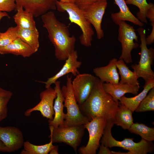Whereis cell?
<instances>
[{
    "mask_svg": "<svg viewBox=\"0 0 154 154\" xmlns=\"http://www.w3.org/2000/svg\"><path fill=\"white\" fill-rule=\"evenodd\" d=\"M43 27L47 30L48 38L54 47V55L58 60H65L75 50L76 39L70 36L68 27L49 11L41 16Z\"/></svg>",
    "mask_w": 154,
    "mask_h": 154,
    "instance_id": "obj_1",
    "label": "cell"
},
{
    "mask_svg": "<svg viewBox=\"0 0 154 154\" xmlns=\"http://www.w3.org/2000/svg\"><path fill=\"white\" fill-rule=\"evenodd\" d=\"M79 107L82 113L90 121L96 117H102L107 121H114L119 104L104 91L102 83L96 77L95 84L90 94Z\"/></svg>",
    "mask_w": 154,
    "mask_h": 154,
    "instance_id": "obj_2",
    "label": "cell"
},
{
    "mask_svg": "<svg viewBox=\"0 0 154 154\" xmlns=\"http://www.w3.org/2000/svg\"><path fill=\"white\" fill-rule=\"evenodd\" d=\"M114 124V121H107L101 139V143L110 148L115 147H119L128 150V151L123 153L112 151V154H147L153 153L154 150L153 143L142 138L138 143L135 142L133 139L131 138H125L120 141L116 140L111 133V129Z\"/></svg>",
    "mask_w": 154,
    "mask_h": 154,
    "instance_id": "obj_3",
    "label": "cell"
},
{
    "mask_svg": "<svg viewBox=\"0 0 154 154\" xmlns=\"http://www.w3.org/2000/svg\"><path fill=\"white\" fill-rule=\"evenodd\" d=\"M56 5L58 11L66 12L70 22L80 27L82 31L79 38L81 44L86 47L91 46L94 32L92 25L85 18L80 9L74 3H63L57 0Z\"/></svg>",
    "mask_w": 154,
    "mask_h": 154,
    "instance_id": "obj_4",
    "label": "cell"
},
{
    "mask_svg": "<svg viewBox=\"0 0 154 154\" xmlns=\"http://www.w3.org/2000/svg\"><path fill=\"white\" fill-rule=\"evenodd\" d=\"M66 85L61 89L64 98V107L67 113L65 114L63 126H68L84 125L89 121L90 119L81 112L74 96L72 84V76H67Z\"/></svg>",
    "mask_w": 154,
    "mask_h": 154,
    "instance_id": "obj_5",
    "label": "cell"
},
{
    "mask_svg": "<svg viewBox=\"0 0 154 154\" xmlns=\"http://www.w3.org/2000/svg\"><path fill=\"white\" fill-rule=\"evenodd\" d=\"M137 31L141 41L140 58L138 64L132 65L131 68L138 78H141L146 82L154 79V72L151 69L154 60V49L147 47L145 29L140 27Z\"/></svg>",
    "mask_w": 154,
    "mask_h": 154,
    "instance_id": "obj_6",
    "label": "cell"
},
{
    "mask_svg": "<svg viewBox=\"0 0 154 154\" xmlns=\"http://www.w3.org/2000/svg\"><path fill=\"white\" fill-rule=\"evenodd\" d=\"M49 137L53 143H64L72 147L76 153L84 135L85 128L83 125L60 126L54 128L49 125Z\"/></svg>",
    "mask_w": 154,
    "mask_h": 154,
    "instance_id": "obj_7",
    "label": "cell"
},
{
    "mask_svg": "<svg viewBox=\"0 0 154 154\" xmlns=\"http://www.w3.org/2000/svg\"><path fill=\"white\" fill-rule=\"evenodd\" d=\"M118 39L122 47L121 53L119 59H122L126 64L133 62L131 52L139 46L138 37L133 26L127 23L125 21H119Z\"/></svg>",
    "mask_w": 154,
    "mask_h": 154,
    "instance_id": "obj_8",
    "label": "cell"
},
{
    "mask_svg": "<svg viewBox=\"0 0 154 154\" xmlns=\"http://www.w3.org/2000/svg\"><path fill=\"white\" fill-rule=\"evenodd\" d=\"M107 121L104 117H97L83 125L88 131L89 139L86 146L80 147L78 150L81 154H96L99 147L100 141L104 133Z\"/></svg>",
    "mask_w": 154,
    "mask_h": 154,
    "instance_id": "obj_9",
    "label": "cell"
},
{
    "mask_svg": "<svg viewBox=\"0 0 154 154\" xmlns=\"http://www.w3.org/2000/svg\"><path fill=\"white\" fill-rule=\"evenodd\" d=\"M107 1L99 0L78 7L85 18L94 27L97 38L99 40L104 36L101 23L107 6Z\"/></svg>",
    "mask_w": 154,
    "mask_h": 154,
    "instance_id": "obj_10",
    "label": "cell"
},
{
    "mask_svg": "<svg viewBox=\"0 0 154 154\" xmlns=\"http://www.w3.org/2000/svg\"><path fill=\"white\" fill-rule=\"evenodd\" d=\"M96 76L88 73H80L72 81L74 96L79 106L88 98L95 85Z\"/></svg>",
    "mask_w": 154,
    "mask_h": 154,
    "instance_id": "obj_11",
    "label": "cell"
},
{
    "mask_svg": "<svg viewBox=\"0 0 154 154\" xmlns=\"http://www.w3.org/2000/svg\"><path fill=\"white\" fill-rule=\"evenodd\" d=\"M56 96V92L54 88L51 86L46 88L40 94V101L39 103L34 107L27 110L25 115L28 117L34 111H38L43 117L48 119L49 121L52 120L54 115V101Z\"/></svg>",
    "mask_w": 154,
    "mask_h": 154,
    "instance_id": "obj_12",
    "label": "cell"
},
{
    "mask_svg": "<svg viewBox=\"0 0 154 154\" xmlns=\"http://www.w3.org/2000/svg\"><path fill=\"white\" fill-rule=\"evenodd\" d=\"M56 0H15L16 8L22 7L37 17L56 9Z\"/></svg>",
    "mask_w": 154,
    "mask_h": 154,
    "instance_id": "obj_13",
    "label": "cell"
},
{
    "mask_svg": "<svg viewBox=\"0 0 154 154\" xmlns=\"http://www.w3.org/2000/svg\"><path fill=\"white\" fill-rule=\"evenodd\" d=\"M0 140L5 144L9 152L21 149L23 146V134L17 128L13 126H0Z\"/></svg>",
    "mask_w": 154,
    "mask_h": 154,
    "instance_id": "obj_14",
    "label": "cell"
},
{
    "mask_svg": "<svg viewBox=\"0 0 154 154\" xmlns=\"http://www.w3.org/2000/svg\"><path fill=\"white\" fill-rule=\"evenodd\" d=\"M78 57L77 51L75 50L66 60L65 62L60 70L53 76L48 78L46 81H39L45 84L47 88L60 78L69 73H71L74 76L80 74L78 69L80 67L82 63L78 60Z\"/></svg>",
    "mask_w": 154,
    "mask_h": 154,
    "instance_id": "obj_15",
    "label": "cell"
},
{
    "mask_svg": "<svg viewBox=\"0 0 154 154\" xmlns=\"http://www.w3.org/2000/svg\"><path fill=\"white\" fill-rule=\"evenodd\" d=\"M117 59L113 58L107 65L94 68L93 71L96 76L103 83H109L116 84L119 82V76L117 72L116 63Z\"/></svg>",
    "mask_w": 154,
    "mask_h": 154,
    "instance_id": "obj_16",
    "label": "cell"
},
{
    "mask_svg": "<svg viewBox=\"0 0 154 154\" xmlns=\"http://www.w3.org/2000/svg\"><path fill=\"white\" fill-rule=\"evenodd\" d=\"M54 84L55 85L54 89L57 93L53 105L54 117L52 120H48V122L49 125L56 128L59 126H63L65 116L63 112L64 98L60 88V82L56 81Z\"/></svg>",
    "mask_w": 154,
    "mask_h": 154,
    "instance_id": "obj_17",
    "label": "cell"
},
{
    "mask_svg": "<svg viewBox=\"0 0 154 154\" xmlns=\"http://www.w3.org/2000/svg\"><path fill=\"white\" fill-rule=\"evenodd\" d=\"M102 86L104 91L110 94L114 101L118 104L120 98L125 94L129 93L136 95L140 88V86H133L119 82L116 84L103 83Z\"/></svg>",
    "mask_w": 154,
    "mask_h": 154,
    "instance_id": "obj_18",
    "label": "cell"
},
{
    "mask_svg": "<svg viewBox=\"0 0 154 154\" xmlns=\"http://www.w3.org/2000/svg\"><path fill=\"white\" fill-rule=\"evenodd\" d=\"M36 52L29 46L19 38H16L8 45L0 47V54H12L26 58Z\"/></svg>",
    "mask_w": 154,
    "mask_h": 154,
    "instance_id": "obj_19",
    "label": "cell"
},
{
    "mask_svg": "<svg viewBox=\"0 0 154 154\" xmlns=\"http://www.w3.org/2000/svg\"><path fill=\"white\" fill-rule=\"evenodd\" d=\"M125 0H114V3L118 6L119 11L111 14V17L114 22L117 25L120 21H127L141 27L143 26V23L140 21L130 11L125 3Z\"/></svg>",
    "mask_w": 154,
    "mask_h": 154,
    "instance_id": "obj_20",
    "label": "cell"
},
{
    "mask_svg": "<svg viewBox=\"0 0 154 154\" xmlns=\"http://www.w3.org/2000/svg\"><path fill=\"white\" fill-rule=\"evenodd\" d=\"M153 87L154 79L145 82L143 89L139 94L131 98H127L124 95L120 98L119 103L123 104L133 112L146 96L150 90Z\"/></svg>",
    "mask_w": 154,
    "mask_h": 154,
    "instance_id": "obj_21",
    "label": "cell"
},
{
    "mask_svg": "<svg viewBox=\"0 0 154 154\" xmlns=\"http://www.w3.org/2000/svg\"><path fill=\"white\" fill-rule=\"evenodd\" d=\"M17 13L13 18L17 26L23 29H37L33 14L25 10L22 7H16Z\"/></svg>",
    "mask_w": 154,
    "mask_h": 154,
    "instance_id": "obj_22",
    "label": "cell"
},
{
    "mask_svg": "<svg viewBox=\"0 0 154 154\" xmlns=\"http://www.w3.org/2000/svg\"><path fill=\"white\" fill-rule=\"evenodd\" d=\"M133 112L123 104L119 103V107L115 116L114 124L124 130L129 129L133 124Z\"/></svg>",
    "mask_w": 154,
    "mask_h": 154,
    "instance_id": "obj_23",
    "label": "cell"
},
{
    "mask_svg": "<svg viewBox=\"0 0 154 154\" xmlns=\"http://www.w3.org/2000/svg\"><path fill=\"white\" fill-rule=\"evenodd\" d=\"M116 66L121 76V79L119 83L133 86H140L138 78L136 74L129 69L123 60H117Z\"/></svg>",
    "mask_w": 154,
    "mask_h": 154,
    "instance_id": "obj_24",
    "label": "cell"
},
{
    "mask_svg": "<svg viewBox=\"0 0 154 154\" xmlns=\"http://www.w3.org/2000/svg\"><path fill=\"white\" fill-rule=\"evenodd\" d=\"M17 35V38L29 46L35 52L38 51L39 43V33L37 29H23L18 27Z\"/></svg>",
    "mask_w": 154,
    "mask_h": 154,
    "instance_id": "obj_25",
    "label": "cell"
},
{
    "mask_svg": "<svg viewBox=\"0 0 154 154\" xmlns=\"http://www.w3.org/2000/svg\"><path fill=\"white\" fill-rule=\"evenodd\" d=\"M52 140L50 142L42 145H36L31 143L28 141L24 142L23 149L21 151V154H48L54 147Z\"/></svg>",
    "mask_w": 154,
    "mask_h": 154,
    "instance_id": "obj_26",
    "label": "cell"
},
{
    "mask_svg": "<svg viewBox=\"0 0 154 154\" xmlns=\"http://www.w3.org/2000/svg\"><path fill=\"white\" fill-rule=\"evenodd\" d=\"M128 130L131 133L140 135L147 141L152 142L154 140V128L142 123H133Z\"/></svg>",
    "mask_w": 154,
    "mask_h": 154,
    "instance_id": "obj_27",
    "label": "cell"
},
{
    "mask_svg": "<svg viewBox=\"0 0 154 154\" xmlns=\"http://www.w3.org/2000/svg\"><path fill=\"white\" fill-rule=\"evenodd\" d=\"M125 2L127 5H132L137 7L139 11L136 13V18L141 22L147 23V13L151 8L154 7L153 3H148L146 0H126Z\"/></svg>",
    "mask_w": 154,
    "mask_h": 154,
    "instance_id": "obj_28",
    "label": "cell"
},
{
    "mask_svg": "<svg viewBox=\"0 0 154 154\" xmlns=\"http://www.w3.org/2000/svg\"><path fill=\"white\" fill-rule=\"evenodd\" d=\"M12 96L11 91L0 87V122L7 116V105Z\"/></svg>",
    "mask_w": 154,
    "mask_h": 154,
    "instance_id": "obj_29",
    "label": "cell"
},
{
    "mask_svg": "<svg viewBox=\"0 0 154 154\" xmlns=\"http://www.w3.org/2000/svg\"><path fill=\"white\" fill-rule=\"evenodd\" d=\"M148 95L140 103L135 110L136 112H142L154 110V87L149 91Z\"/></svg>",
    "mask_w": 154,
    "mask_h": 154,
    "instance_id": "obj_30",
    "label": "cell"
},
{
    "mask_svg": "<svg viewBox=\"0 0 154 154\" xmlns=\"http://www.w3.org/2000/svg\"><path fill=\"white\" fill-rule=\"evenodd\" d=\"M18 27H10L6 31L0 34V47L6 46L17 38V33Z\"/></svg>",
    "mask_w": 154,
    "mask_h": 154,
    "instance_id": "obj_31",
    "label": "cell"
},
{
    "mask_svg": "<svg viewBox=\"0 0 154 154\" xmlns=\"http://www.w3.org/2000/svg\"><path fill=\"white\" fill-rule=\"evenodd\" d=\"M16 8L15 0H0V11L10 12Z\"/></svg>",
    "mask_w": 154,
    "mask_h": 154,
    "instance_id": "obj_32",
    "label": "cell"
},
{
    "mask_svg": "<svg viewBox=\"0 0 154 154\" xmlns=\"http://www.w3.org/2000/svg\"><path fill=\"white\" fill-rule=\"evenodd\" d=\"M98 0H76L74 4L78 7H79Z\"/></svg>",
    "mask_w": 154,
    "mask_h": 154,
    "instance_id": "obj_33",
    "label": "cell"
},
{
    "mask_svg": "<svg viewBox=\"0 0 154 154\" xmlns=\"http://www.w3.org/2000/svg\"><path fill=\"white\" fill-rule=\"evenodd\" d=\"M100 149L98 152V154H112L111 151L109 149V147L105 146L101 143L100 145Z\"/></svg>",
    "mask_w": 154,
    "mask_h": 154,
    "instance_id": "obj_34",
    "label": "cell"
},
{
    "mask_svg": "<svg viewBox=\"0 0 154 154\" xmlns=\"http://www.w3.org/2000/svg\"><path fill=\"white\" fill-rule=\"evenodd\" d=\"M0 151L9 152V150L5 144L0 140Z\"/></svg>",
    "mask_w": 154,
    "mask_h": 154,
    "instance_id": "obj_35",
    "label": "cell"
},
{
    "mask_svg": "<svg viewBox=\"0 0 154 154\" xmlns=\"http://www.w3.org/2000/svg\"><path fill=\"white\" fill-rule=\"evenodd\" d=\"M58 147L57 145L54 146V147L50 150L49 153L50 154H58Z\"/></svg>",
    "mask_w": 154,
    "mask_h": 154,
    "instance_id": "obj_36",
    "label": "cell"
},
{
    "mask_svg": "<svg viewBox=\"0 0 154 154\" xmlns=\"http://www.w3.org/2000/svg\"><path fill=\"white\" fill-rule=\"evenodd\" d=\"M59 1L66 3H74L76 0H57Z\"/></svg>",
    "mask_w": 154,
    "mask_h": 154,
    "instance_id": "obj_37",
    "label": "cell"
},
{
    "mask_svg": "<svg viewBox=\"0 0 154 154\" xmlns=\"http://www.w3.org/2000/svg\"><path fill=\"white\" fill-rule=\"evenodd\" d=\"M5 17H9V16L6 12L0 11V21L2 18ZM1 33L0 32V34Z\"/></svg>",
    "mask_w": 154,
    "mask_h": 154,
    "instance_id": "obj_38",
    "label": "cell"
}]
</instances>
